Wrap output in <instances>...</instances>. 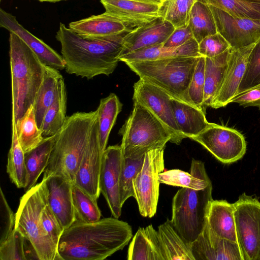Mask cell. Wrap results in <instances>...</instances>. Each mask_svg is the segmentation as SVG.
I'll return each mask as SVG.
<instances>
[{
  "label": "cell",
  "mask_w": 260,
  "mask_h": 260,
  "mask_svg": "<svg viewBox=\"0 0 260 260\" xmlns=\"http://www.w3.org/2000/svg\"><path fill=\"white\" fill-rule=\"evenodd\" d=\"M131 226L115 217L75 222L63 232L57 246L61 260H103L127 245Z\"/></svg>",
  "instance_id": "1"
},
{
  "label": "cell",
  "mask_w": 260,
  "mask_h": 260,
  "mask_svg": "<svg viewBox=\"0 0 260 260\" xmlns=\"http://www.w3.org/2000/svg\"><path fill=\"white\" fill-rule=\"evenodd\" d=\"M129 31L105 37H84L60 23L56 38L61 45L66 72L87 79L112 74L120 61L123 40Z\"/></svg>",
  "instance_id": "2"
},
{
  "label": "cell",
  "mask_w": 260,
  "mask_h": 260,
  "mask_svg": "<svg viewBox=\"0 0 260 260\" xmlns=\"http://www.w3.org/2000/svg\"><path fill=\"white\" fill-rule=\"evenodd\" d=\"M97 111L76 112L69 117L55 135V141L43 178L56 174L75 183L87 145Z\"/></svg>",
  "instance_id": "3"
},
{
  "label": "cell",
  "mask_w": 260,
  "mask_h": 260,
  "mask_svg": "<svg viewBox=\"0 0 260 260\" xmlns=\"http://www.w3.org/2000/svg\"><path fill=\"white\" fill-rule=\"evenodd\" d=\"M12 120L21 118L35 101L43 83L45 65L15 33L10 32Z\"/></svg>",
  "instance_id": "4"
},
{
  "label": "cell",
  "mask_w": 260,
  "mask_h": 260,
  "mask_svg": "<svg viewBox=\"0 0 260 260\" xmlns=\"http://www.w3.org/2000/svg\"><path fill=\"white\" fill-rule=\"evenodd\" d=\"M200 57H175L125 63L140 79L160 88L174 99L195 106L188 90Z\"/></svg>",
  "instance_id": "5"
},
{
  "label": "cell",
  "mask_w": 260,
  "mask_h": 260,
  "mask_svg": "<svg viewBox=\"0 0 260 260\" xmlns=\"http://www.w3.org/2000/svg\"><path fill=\"white\" fill-rule=\"evenodd\" d=\"M123 156L132 159L152 149L165 147L173 135L147 108L134 102L133 109L120 131Z\"/></svg>",
  "instance_id": "6"
},
{
  "label": "cell",
  "mask_w": 260,
  "mask_h": 260,
  "mask_svg": "<svg viewBox=\"0 0 260 260\" xmlns=\"http://www.w3.org/2000/svg\"><path fill=\"white\" fill-rule=\"evenodd\" d=\"M47 203V191L42 179L21 198L15 213V228L30 242L39 260H61L57 246L43 226L41 214Z\"/></svg>",
  "instance_id": "7"
},
{
  "label": "cell",
  "mask_w": 260,
  "mask_h": 260,
  "mask_svg": "<svg viewBox=\"0 0 260 260\" xmlns=\"http://www.w3.org/2000/svg\"><path fill=\"white\" fill-rule=\"evenodd\" d=\"M212 183L201 189L181 187L172 200L171 221L181 237L191 244L203 231L210 202Z\"/></svg>",
  "instance_id": "8"
},
{
  "label": "cell",
  "mask_w": 260,
  "mask_h": 260,
  "mask_svg": "<svg viewBox=\"0 0 260 260\" xmlns=\"http://www.w3.org/2000/svg\"><path fill=\"white\" fill-rule=\"evenodd\" d=\"M237 243L243 260H260V202L244 192L235 202Z\"/></svg>",
  "instance_id": "9"
},
{
  "label": "cell",
  "mask_w": 260,
  "mask_h": 260,
  "mask_svg": "<svg viewBox=\"0 0 260 260\" xmlns=\"http://www.w3.org/2000/svg\"><path fill=\"white\" fill-rule=\"evenodd\" d=\"M165 148L145 153L142 167L133 181L134 198L143 217L151 218L156 212L160 184L158 176L165 169Z\"/></svg>",
  "instance_id": "10"
},
{
  "label": "cell",
  "mask_w": 260,
  "mask_h": 260,
  "mask_svg": "<svg viewBox=\"0 0 260 260\" xmlns=\"http://www.w3.org/2000/svg\"><path fill=\"white\" fill-rule=\"evenodd\" d=\"M191 139L198 142L217 159L223 164H231L245 154L246 143L242 134L237 130L215 123L208 126Z\"/></svg>",
  "instance_id": "11"
},
{
  "label": "cell",
  "mask_w": 260,
  "mask_h": 260,
  "mask_svg": "<svg viewBox=\"0 0 260 260\" xmlns=\"http://www.w3.org/2000/svg\"><path fill=\"white\" fill-rule=\"evenodd\" d=\"M172 97L160 88L140 79L134 85V102L150 110L171 132L170 141L179 144L184 139L176 124L171 103Z\"/></svg>",
  "instance_id": "12"
},
{
  "label": "cell",
  "mask_w": 260,
  "mask_h": 260,
  "mask_svg": "<svg viewBox=\"0 0 260 260\" xmlns=\"http://www.w3.org/2000/svg\"><path fill=\"white\" fill-rule=\"evenodd\" d=\"M217 32L237 49L255 43L260 39V20L234 17L226 12L209 5Z\"/></svg>",
  "instance_id": "13"
},
{
  "label": "cell",
  "mask_w": 260,
  "mask_h": 260,
  "mask_svg": "<svg viewBox=\"0 0 260 260\" xmlns=\"http://www.w3.org/2000/svg\"><path fill=\"white\" fill-rule=\"evenodd\" d=\"M123 154L120 145L110 146L104 151L100 175L101 193L106 199L113 217L121 214L119 181Z\"/></svg>",
  "instance_id": "14"
},
{
  "label": "cell",
  "mask_w": 260,
  "mask_h": 260,
  "mask_svg": "<svg viewBox=\"0 0 260 260\" xmlns=\"http://www.w3.org/2000/svg\"><path fill=\"white\" fill-rule=\"evenodd\" d=\"M103 153L97 118L74 183L96 200H98L101 193L99 180Z\"/></svg>",
  "instance_id": "15"
},
{
  "label": "cell",
  "mask_w": 260,
  "mask_h": 260,
  "mask_svg": "<svg viewBox=\"0 0 260 260\" xmlns=\"http://www.w3.org/2000/svg\"><path fill=\"white\" fill-rule=\"evenodd\" d=\"M42 179L45 181L48 204L64 231L76 221L72 198L73 183L56 174Z\"/></svg>",
  "instance_id": "16"
},
{
  "label": "cell",
  "mask_w": 260,
  "mask_h": 260,
  "mask_svg": "<svg viewBox=\"0 0 260 260\" xmlns=\"http://www.w3.org/2000/svg\"><path fill=\"white\" fill-rule=\"evenodd\" d=\"M105 13L134 28L161 17L160 5L135 0H100Z\"/></svg>",
  "instance_id": "17"
},
{
  "label": "cell",
  "mask_w": 260,
  "mask_h": 260,
  "mask_svg": "<svg viewBox=\"0 0 260 260\" xmlns=\"http://www.w3.org/2000/svg\"><path fill=\"white\" fill-rule=\"evenodd\" d=\"M191 248L194 260H243L238 244L216 235L207 222Z\"/></svg>",
  "instance_id": "18"
},
{
  "label": "cell",
  "mask_w": 260,
  "mask_h": 260,
  "mask_svg": "<svg viewBox=\"0 0 260 260\" xmlns=\"http://www.w3.org/2000/svg\"><path fill=\"white\" fill-rule=\"evenodd\" d=\"M175 29L162 17L133 28L123 38L120 58L141 49L163 44Z\"/></svg>",
  "instance_id": "19"
},
{
  "label": "cell",
  "mask_w": 260,
  "mask_h": 260,
  "mask_svg": "<svg viewBox=\"0 0 260 260\" xmlns=\"http://www.w3.org/2000/svg\"><path fill=\"white\" fill-rule=\"evenodd\" d=\"M254 44L237 49L232 48L223 80L211 108L224 107L236 95L245 72L248 57Z\"/></svg>",
  "instance_id": "20"
},
{
  "label": "cell",
  "mask_w": 260,
  "mask_h": 260,
  "mask_svg": "<svg viewBox=\"0 0 260 260\" xmlns=\"http://www.w3.org/2000/svg\"><path fill=\"white\" fill-rule=\"evenodd\" d=\"M0 26L17 34L44 64L59 70L65 69V62L62 56L23 27L14 16L2 8L0 9Z\"/></svg>",
  "instance_id": "21"
},
{
  "label": "cell",
  "mask_w": 260,
  "mask_h": 260,
  "mask_svg": "<svg viewBox=\"0 0 260 260\" xmlns=\"http://www.w3.org/2000/svg\"><path fill=\"white\" fill-rule=\"evenodd\" d=\"M69 28L84 37H105L129 31L133 28L105 12L72 22Z\"/></svg>",
  "instance_id": "22"
},
{
  "label": "cell",
  "mask_w": 260,
  "mask_h": 260,
  "mask_svg": "<svg viewBox=\"0 0 260 260\" xmlns=\"http://www.w3.org/2000/svg\"><path fill=\"white\" fill-rule=\"evenodd\" d=\"M128 260H165L157 231L152 224L140 228L127 251Z\"/></svg>",
  "instance_id": "23"
},
{
  "label": "cell",
  "mask_w": 260,
  "mask_h": 260,
  "mask_svg": "<svg viewBox=\"0 0 260 260\" xmlns=\"http://www.w3.org/2000/svg\"><path fill=\"white\" fill-rule=\"evenodd\" d=\"M171 103L176 124L184 138L191 139L208 126L203 109L173 98Z\"/></svg>",
  "instance_id": "24"
},
{
  "label": "cell",
  "mask_w": 260,
  "mask_h": 260,
  "mask_svg": "<svg viewBox=\"0 0 260 260\" xmlns=\"http://www.w3.org/2000/svg\"><path fill=\"white\" fill-rule=\"evenodd\" d=\"M207 222L216 235L237 243L234 204L213 200L209 206Z\"/></svg>",
  "instance_id": "25"
},
{
  "label": "cell",
  "mask_w": 260,
  "mask_h": 260,
  "mask_svg": "<svg viewBox=\"0 0 260 260\" xmlns=\"http://www.w3.org/2000/svg\"><path fill=\"white\" fill-rule=\"evenodd\" d=\"M158 180L160 183L196 190L203 189L212 183L204 163L194 158L191 160L190 174L179 169L169 170L160 173Z\"/></svg>",
  "instance_id": "26"
},
{
  "label": "cell",
  "mask_w": 260,
  "mask_h": 260,
  "mask_svg": "<svg viewBox=\"0 0 260 260\" xmlns=\"http://www.w3.org/2000/svg\"><path fill=\"white\" fill-rule=\"evenodd\" d=\"M199 43L192 38L177 47H167L159 44L141 49L121 56L119 60L126 62L175 57H199Z\"/></svg>",
  "instance_id": "27"
},
{
  "label": "cell",
  "mask_w": 260,
  "mask_h": 260,
  "mask_svg": "<svg viewBox=\"0 0 260 260\" xmlns=\"http://www.w3.org/2000/svg\"><path fill=\"white\" fill-rule=\"evenodd\" d=\"M157 232L165 260H194L191 244L180 236L171 220L158 226Z\"/></svg>",
  "instance_id": "28"
},
{
  "label": "cell",
  "mask_w": 260,
  "mask_h": 260,
  "mask_svg": "<svg viewBox=\"0 0 260 260\" xmlns=\"http://www.w3.org/2000/svg\"><path fill=\"white\" fill-rule=\"evenodd\" d=\"M55 141V135L44 137L36 147L25 153L26 171L25 192L34 186L42 173L46 169Z\"/></svg>",
  "instance_id": "29"
},
{
  "label": "cell",
  "mask_w": 260,
  "mask_h": 260,
  "mask_svg": "<svg viewBox=\"0 0 260 260\" xmlns=\"http://www.w3.org/2000/svg\"><path fill=\"white\" fill-rule=\"evenodd\" d=\"M232 48L212 58L205 57L204 106L210 107L223 80Z\"/></svg>",
  "instance_id": "30"
},
{
  "label": "cell",
  "mask_w": 260,
  "mask_h": 260,
  "mask_svg": "<svg viewBox=\"0 0 260 260\" xmlns=\"http://www.w3.org/2000/svg\"><path fill=\"white\" fill-rule=\"evenodd\" d=\"M61 77L58 70L45 65L43 81L33 104L36 121L40 128L47 110L55 99Z\"/></svg>",
  "instance_id": "31"
},
{
  "label": "cell",
  "mask_w": 260,
  "mask_h": 260,
  "mask_svg": "<svg viewBox=\"0 0 260 260\" xmlns=\"http://www.w3.org/2000/svg\"><path fill=\"white\" fill-rule=\"evenodd\" d=\"M67 92L63 77L60 79L55 99L47 110L41 129L44 137L56 135L64 125L66 116Z\"/></svg>",
  "instance_id": "32"
},
{
  "label": "cell",
  "mask_w": 260,
  "mask_h": 260,
  "mask_svg": "<svg viewBox=\"0 0 260 260\" xmlns=\"http://www.w3.org/2000/svg\"><path fill=\"white\" fill-rule=\"evenodd\" d=\"M122 107V105L119 98L113 93H110L107 97L100 101L96 111L100 144L103 152L107 148L110 133Z\"/></svg>",
  "instance_id": "33"
},
{
  "label": "cell",
  "mask_w": 260,
  "mask_h": 260,
  "mask_svg": "<svg viewBox=\"0 0 260 260\" xmlns=\"http://www.w3.org/2000/svg\"><path fill=\"white\" fill-rule=\"evenodd\" d=\"M24 154L18 139L15 121L12 120V141L8 155L7 172L12 182L19 188H24L26 183Z\"/></svg>",
  "instance_id": "34"
},
{
  "label": "cell",
  "mask_w": 260,
  "mask_h": 260,
  "mask_svg": "<svg viewBox=\"0 0 260 260\" xmlns=\"http://www.w3.org/2000/svg\"><path fill=\"white\" fill-rule=\"evenodd\" d=\"M188 25L193 38L198 43L205 37L217 32L215 20L209 5L198 1L192 7Z\"/></svg>",
  "instance_id": "35"
},
{
  "label": "cell",
  "mask_w": 260,
  "mask_h": 260,
  "mask_svg": "<svg viewBox=\"0 0 260 260\" xmlns=\"http://www.w3.org/2000/svg\"><path fill=\"white\" fill-rule=\"evenodd\" d=\"M15 125L18 139L24 153L36 147L43 140V132L36 121L34 105Z\"/></svg>",
  "instance_id": "36"
},
{
  "label": "cell",
  "mask_w": 260,
  "mask_h": 260,
  "mask_svg": "<svg viewBox=\"0 0 260 260\" xmlns=\"http://www.w3.org/2000/svg\"><path fill=\"white\" fill-rule=\"evenodd\" d=\"M72 191L75 222L90 223L101 219L102 214L97 200L75 183L72 184Z\"/></svg>",
  "instance_id": "37"
},
{
  "label": "cell",
  "mask_w": 260,
  "mask_h": 260,
  "mask_svg": "<svg viewBox=\"0 0 260 260\" xmlns=\"http://www.w3.org/2000/svg\"><path fill=\"white\" fill-rule=\"evenodd\" d=\"M221 9L239 18L260 20V3L246 0H197Z\"/></svg>",
  "instance_id": "38"
},
{
  "label": "cell",
  "mask_w": 260,
  "mask_h": 260,
  "mask_svg": "<svg viewBox=\"0 0 260 260\" xmlns=\"http://www.w3.org/2000/svg\"><path fill=\"white\" fill-rule=\"evenodd\" d=\"M197 0H162L160 5L161 17L175 28L187 25L192 7Z\"/></svg>",
  "instance_id": "39"
},
{
  "label": "cell",
  "mask_w": 260,
  "mask_h": 260,
  "mask_svg": "<svg viewBox=\"0 0 260 260\" xmlns=\"http://www.w3.org/2000/svg\"><path fill=\"white\" fill-rule=\"evenodd\" d=\"M144 156L135 159L123 156L119 181V196L122 206L129 198L135 197L133 181L142 167Z\"/></svg>",
  "instance_id": "40"
},
{
  "label": "cell",
  "mask_w": 260,
  "mask_h": 260,
  "mask_svg": "<svg viewBox=\"0 0 260 260\" xmlns=\"http://www.w3.org/2000/svg\"><path fill=\"white\" fill-rule=\"evenodd\" d=\"M27 241L24 235L14 228L7 238L0 243V259H28Z\"/></svg>",
  "instance_id": "41"
},
{
  "label": "cell",
  "mask_w": 260,
  "mask_h": 260,
  "mask_svg": "<svg viewBox=\"0 0 260 260\" xmlns=\"http://www.w3.org/2000/svg\"><path fill=\"white\" fill-rule=\"evenodd\" d=\"M260 84V39L255 43L248 57L246 70L237 94Z\"/></svg>",
  "instance_id": "42"
},
{
  "label": "cell",
  "mask_w": 260,
  "mask_h": 260,
  "mask_svg": "<svg viewBox=\"0 0 260 260\" xmlns=\"http://www.w3.org/2000/svg\"><path fill=\"white\" fill-rule=\"evenodd\" d=\"M205 57L200 56L189 85L188 94L191 102L203 109L205 89Z\"/></svg>",
  "instance_id": "43"
},
{
  "label": "cell",
  "mask_w": 260,
  "mask_h": 260,
  "mask_svg": "<svg viewBox=\"0 0 260 260\" xmlns=\"http://www.w3.org/2000/svg\"><path fill=\"white\" fill-rule=\"evenodd\" d=\"M230 48L229 42L218 32L205 37L199 43V54L205 57H214Z\"/></svg>",
  "instance_id": "44"
},
{
  "label": "cell",
  "mask_w": 260,
  "mask_h": 260,
  "mask_svg": "<svg viewBox=\"0 0 260 260\" xmlns=\"http://www.w3.org/2000/svg\"><path fill=\"white\" fill-rule=\"evenodd\" d=\"M41 219L44 230L57 247L63 230L49 207L48 202L42 210Z\"/></svg>",
  "instance_id": "45"
},
{
  "label": "cell",
  "mask_w": 260,
  "mask_h": 260,
  "mask_svg": "<svg viewBox=\"0 0 260 260\" xmlns=\"http://www.w3.org/2000/svg\"><path fill=\"white\" fill-rule=\"evenodd\" d=\"M1 233L0 243L4 241L15 228V214L10 207L2 188L0 189Z\"/></svg>",
  "instance_id": "46"
},
{
  "label": "cell",
  "mask_w": 260,
  "mask_h": 260,
  "mask_svg": "<svg viewBox=\"0 0 260 260\" xmlns=\"http://www.w3.org/2000/svg\"><path fill=\"white\" fill-rule=\"evenodd\" d=\"M238 103L244 107L260 108V84L235 95L230 102Z\"/></svg>",
  "instance_id": "47"
},
{
  "label": "cell",
  "mask_w": 260,
  "mask_h": 260,
  "mask_svg": "<svg viewBox=\"0 0 260 260\" xmlns=\"http://www.w3.org/2000/svg\"><path fill=\"white\" fill-rule=\"evenodd\" d=\"M192 38L193 35L188 25H183L175 28L162 45L167 47H177L186 43Z\"/></svg>",
  "instance_id": "48"
},
{
  "label": "cell",
  "mask_w": 260,
  "mask_h": 260,
  "mask_svg": "<svg viewBox=\"0 0 260 260\" xmlns=\"http://www.w3.org/2000/svg\"><path fill=\"white\" fill-rule=\"evenodd\" d=\"M135 1L149 3L157 4H160L162 1V0H135Z\"/></svg>",
  "instance_id": "49"
},
{
  "label": "cell",
  "mask_w": 260,
  "mask_h": 260,
  "mask_svg": "<svg viewBox=\"0 0 260 260\" xmlns=\"http://www.w3.org/2000/svg\"><path fill=\"white\" fill-rule=\"evenodd\" d=\"M38 1H39L40 2H46L55 3V2H57L64 1V0H38Z\"/></svg>",
  "instance_id": "50"
},
{
  "label": "cell",
  "mask_w": 260,
  "mask_h": 260,
  "mask_svg": "<svg viewBox=\"0 0 260 260\" xmlns=\"http://www.w3.org/2000/svg\"><path fill=\"white\" fill-rule=\"evenodd\" d=\"M247 1L252 2V3H260V0H246Z\"/></svg>",
  "instance_id": "51"
}]
</instances>
